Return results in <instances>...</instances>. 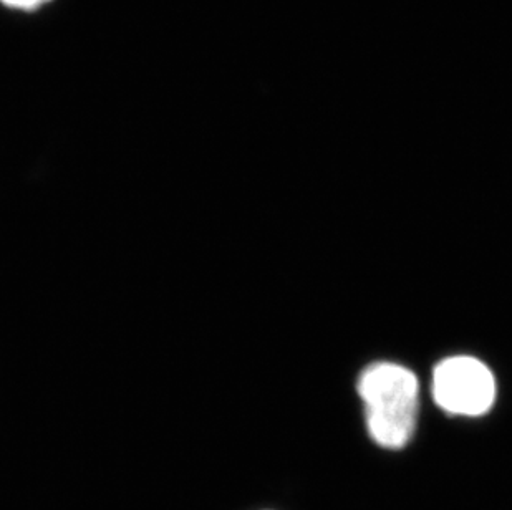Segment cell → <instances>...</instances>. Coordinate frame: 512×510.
Masks as SVG:
<instances>
[{
	"mask_svg": "<svg viewBox=\"0 0 512 510\" xmlns=\"http://www.w3.org/2000/svg\"><path fill=\"white\" fill-rule=\"evenodd\" d=\"M58 0H0V9L17 17H34L49 10Z\"/></svg>",
	"mask_w": 512,
	"mask_h": 510,
	"instance_id": "3957f363",
	"label": "cell"
},
{
	"mask_svg": "<svg viewBox=\"0 0 512 510\" xmlns=\"http://www.w3.org/2000/svg\"><path fill=\"white\" fill-rule=\"evenodd\" d=\"M357 390L373 443L388 451L408 446L420 409V383L415 373L398 363L378 361L362 371Z\"/></svg>",
	"mask_w": 512,
	"mask_h": 510,
	"instance_id": "6da1fadb",
	"label": "cell"
},
{
	"mask_svg": "<svg viewBox=\"0 0 512 510\" xmlns=\"http://www.w3.org/2000/svg\"><path fill=\"white\" fill-rule=\"evenodd\" d=\"M431 395L445 413L476 418L493 408L496 380L483 361L469 355H455L435 366Z\"/></svg>",
	"mask_w": 512,
	"mask_h": 510,
	"instance_id": "7a4b0ae2",
	"label": "cell"
}]
</instances>
